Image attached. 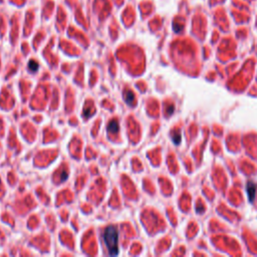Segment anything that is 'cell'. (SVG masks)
<instances>
[{"label":"cell","mask_w":257,"mask_h":257,"mask_svg":"<svg viewBox=\"0 0 257 257\" xmlns=\"http://www.w3.org/2000/svg\"><path fill=\"white\" fill-rule=\"evenodd\" d=\"M28 68H29V69L31 71H35V70H37V68H38V63H35L34 60H30L29 64H28Z\"/></svg>","instance_id":"cell-5"},{"label":"cell","mask_w":257,"mask_h":257,"mask_svg":"<svg viewBox=\"0 0 257 257\" xmlns=\"http://www.w3.org/2000/svg\"><path fill=\"white\" fill-rule=\"evenodd\" d=\"M103 241L109 255H117L118 253V232L117 227L112 225L106 228L103 232Z\"/></svg>","instance_id":"cell-1"},{"label":"cell","mask_w":257,"mask_h":257,"mask_svg":"<svg viewBox=\"0 0 257 257\" xmlns=\"http://www.w3.org/2000/svg\"><path fill=\"white\" fill-rule=\"evenodd\" d=\"M118 128H120L118 121V120H113L112 122H109L108 126V130L111 133H117V132H118Z\"/></svg>","instance_id":"cell-2"},{"label":"cell","mask_w":257,"mask_h":257,"mask_svg":"<svg viewBox=\"0 0 257 257\" xmlns=\"http://www.w3.org/2000/svg\"><path fill=\"white\" fill-rule=\"evenodd\" d=\"M247 191H248V195H249V198L252 201L254 198V193H255V186L253 183H250L248 184V187H247Z\"/></svg>","instance_id":"cell-4"},{"label":"cell","mask_w":257,"mask_h":257,"mask_svg":"<svg viewBox=\"0 0 257 257\" xmlns=\"http://www.w3.org/2000/svg\"><path fill=\"white\" fill-rule=\"evenodd\" d=\"M125 99H126V102H127L128 104L132 106L133 101H134V93H133L131 90H127V92L125 93Z\"/></svg>","instance_id":"cell-3"}]
</instances>
